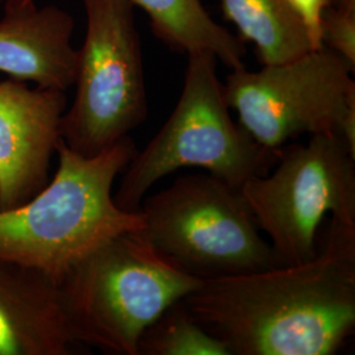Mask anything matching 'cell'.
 <instances>
[{"mask_svg":"<svg viewBox=\"0 0 355 355\" xmlns=\"http://www.w3.org/2000/svg\"><path fill=\"white\" fill-rule=\"evenodd\" d=\"M137 354L230 355L225 345L193 318L182 299L144 330Z\"/></svg>","mask_w":355,"mask_h":355,"instance_id":"5bb4252c","label":"cell"},{"mask_svg":"<svg viewBox=\"0 0 355 355\" xmlns=\"http://www.w3.org/2000/svg\"><path fill=\"white\" fill-rule=\"evenodd\" d=\"M217 58L209 53L189 55L183 89L174 111L153 140L136 153L123 171L114 203L140 212L153 186L180 168L196 167L240 189L277 164L280 150L259 145L229 114Z\"/></svg>","mask_w":355,"mask_h":355,"instance_id":"277c9868","label":"cell"},{"mask_svg":"<svg viewBox=\"0 0 355 355\" xmlns=\"http://www.w3.org/2000/svg\"><path fill=\"white\" fill-rule=\"evenodd\" d=\"M64 110V91L0 82V211L26 203L49 182Z\"/></svg>","mask_w":355,"mask_h":355,"instance_id":"9c48e42d","label":"cell"},{"mask_svg":"<svg viewBox=\"0 0 355 355\" xmlns=\"http://www.w3.org/2000/svg\"><path fill=\"white\" fill-rule=\"evenodd\" d=\"M149 16L153 31L171 49L209 53L234 70L243 67L246 48L240 38L220 26L200 0H132Z\"/></svg>","mask_w":355,"mask_h":355,"instance_id":"7c38bea8","label":"cell"},{"mask_svg":"<svg viewBox=\"0 0 355 355\" xmlns=\"http://www.w3.org/2000/svg\"><path fill=\"white\" fill-rule=\"evenodd\" d=\"M204 280L124 233L78 262L58 283L64 318L78 343L105 354L139 355L141 334Z\"/></svg>","mask_w":355,"mask_h":355,"instance_id":"3957f363","label":"cell"},{"mask_svg":"<svg viewBox=\"0 0 355 355\" xmlns=\"http://www.w3.org/2000/svg\"><path fill=\"white\" fill-rule=\"evenodd\" d=\"M183 303L230 355H333L355 331V225L330 217L297 265L204 280Z\"/></svg>","mask_w":355,"mask_h":355,"instance_id":"6da1fadb","label":"cell"},{"mask_svg":"<svg viewBox=\"0 0 355 355\" xmlns=\"http://www.w3.org/2000/svg\"><path fill=\"white\" fill-rule=\"evenodd\" d=\"M141 237L171 265L211 280L283 266L241 191L209 173L178 177L142 200Z\"/></svg>","mask_w":355,"mask_h":355,"instance_id":"5b68a950","label":"cell"},{"mask_svg":"<svg viewBox=\"0 0 355 355\" xmlns=\"http://www.w3.org/2000/svg\"><path fill=\"white\" fill-rule=\"evenodd\" d=\"M354 67L325 46L258 71L232 70L224 94L254 140L278 150L302 135L341 133L355 152Z\"/></svg>","mask_w":355,"mask_h":355,"instance_id":"ba28073f","label":"cell"},{"mask_svg":"<svg viewBox=\"0 0 355 355\" xmlns=\"http://www.w3.org/2000/svg\"><path fill=\"white\" fill-rule=\"evenodd\" d=\"M55 153L58 167L45 187L26 203L0 211V259L58 284L105 242L141 232L144 216L114 203V180L137 153L129 136L92 157L73 152L62 140Z\"/></svg>","mask_w":355,"mask_h":355,"instance_id":"7a4b0ae2","label":"cell"},{"mask_svg":"<svg viewBox=\"0 0 355 355\" xmlns=\"http://www.w3.org/2000/svg\"><path fill=\"white\" fill-rule=\"evenodd\" d=\"M86 33L78 49L76 96L61 140L92 157L114 146L148 116L141 40L132 0H80Z\"/></svg>","mask_w":355,"mask_h":355,"instance_id":"52a82bcc","label":"cell"},{"mask_svg":"<svg viewBox=\"0 0 355 355\" xmlns=\"http://www.w3.org/2000/svg\"><path fill=\"white\" fill-rule=\"evenodd\" d=\"M74 19L57 6L7 0L0 17V71L44 89L74 86L78 49Z\"/></svg>","mask_w":355,"mask_h":355,"instance_id":"30bf717a","label":"cell"},{"mask_svg":"<svg viewBox=\"0 0 355 355\" xmlns=\"http://www.w3.org/2000/svg\"><path fill=\"white\" fill-rule=\"evenodd\" d=\"M292 10L303 21L309 36L312 38L316 48H321V37H320V26H321V16L327 7H329V0H287Z\"/></svg>","mask_w":355,"mask_h":355,"instance_id":"2e32d148","label":"cell"},{"mask_svg":"<svg viewBox=\"0 0 355 355\" xmlns=\"http://www.w3.org/2000/svg\"><path fill=\"white\" fill-rule=\"evenodd\" d=\"M261 232L284 265L313 258L324 217L355 225V152L341 133L284 145L266 174L241 187Z\"/></svg>","mask_w":355,"mask_h":355,"instance_id":"8992f818","label":"cell"},{"mask_svg":"<svg viewBox=\"0 0 355 355\" xmlns=\"http://www.w3.org/2000/svg\"><path fill=\"white\" fill-rule=\"evenodd\" d=\"M320 37L322 46L355 67V11L327 7L321 16Z\"/></svg>","mask_w":355,"mask_h":355,"instance_id":"9a60e30c","label":"cell"},{"mask_svg":"<svg viewBox=\"0 0 355 355\" xmlns=\"http://www.w3.org/2000/svg\"><path fill=\"white\" fill-rule=\"evenodd\" d=\"M76 345L58 284L33 268L0 259V355H69Z\"/></svg>","mask_w":355,"mask_h":355,"instance_id":"8fae6325","label":"cell"},{"mask_svg":"<svg viewBox=\"0 0 355 355\" xmlns=\"http://www.w3.org/2000/svg\"><path fill=\"white\" fill-rule=\"evenodd\" d=\"M330 6L347 10V11H355V0H329Z\"/></svg>","mask_w":355,"mask_h":355,"instance_id":"e0dca14e","label":"cell"},{"mask_svg":"<svg viewBox=\"0 0 355 355\" xmlns=\"http://www.w3.org/2000/svg\"><path fill=\"white\" fill-rule=\"evenodd\" d=\"M221 8L242 40L253 44L263 66L318 49L287 0H221Z\"/></svg>","mask_w":355,"mask_h":355,"instance_id":"4fadbf2b","label":"cell"}]
</instances>
